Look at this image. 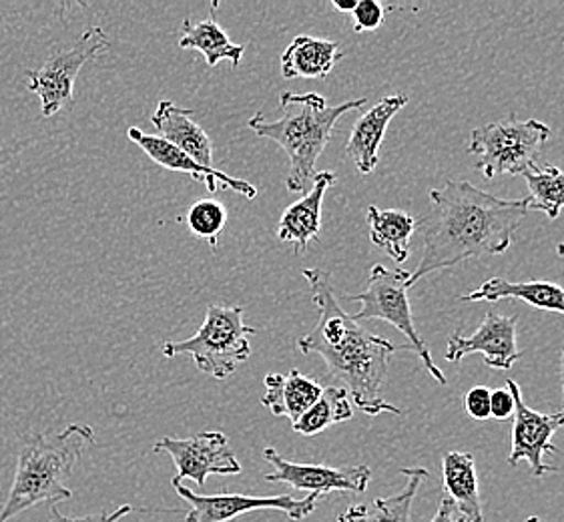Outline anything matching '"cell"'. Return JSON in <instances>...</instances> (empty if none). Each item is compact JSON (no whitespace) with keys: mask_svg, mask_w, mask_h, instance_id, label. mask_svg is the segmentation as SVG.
<instances>
[{"mask_svg":"<svg viewBox=\"0 0 564 522\" xmlns=\"http://www.w3.org/2000/svg\"><path fill=\"white\" fill-rule=\"evenodd\" d=\"M430 202L432 211L422 221L424 250L408 278V290L430 273L451 270L468 258L505 253L529 216V197L500 199L463 180L432 189Z\"/></svg>","mask_w":564,"mask_h":522,"instance_id":"6da1fadb","label":"cell"},{"mask_svg":"<svg viewBox=\"0 0 564 522\" xmlns=\"http://www.w3.org/2000/svg\"><path fill=\"white\" fill-rule=\"evenodd\" d=\"M304 278L312 287L317 307L314 329L297 340L302 354H317L326 362L327 372L339 380L351 402L368 416L402 414L382 396L390 356L398 350L382 336L370 334L360 322L339 306L329 275L319 268H305Z\"/></svg>","mask_w":564,"mask_h":522,"instance_id":"7a4b0ae2","label":"cell"},{"mask_svg":"<svg viewBox=\"0 0 564 522\" xmlns=\"http://www.w3.org/2000/svg\"><path fill=\"white\" fill-rule=\"evenodd\" d=\"M368 99H354L341 105H327L317 93L283 91L280 95V117L268 121L263 115H253L249 129L258 137L275 141L285 151L290 170L285 187L292 194H307L316 180V163L332 141V131L350 111H358Z\"/></svg>","mask_w":564,"mask_h":522,"instance_id":"3957f363","label":"cell"},{"mask_svg":"<svg viewBox=\"0 0 564 522\" xmlns=\"http://www.w3.org/2000/svg\"><path fill=\"white\" fill-rule=\"evenodd\" d=\"M90 444H95V431L89 424H68L57 434L26 436L17 458L11 492L0 509V522L43 502L73 499L68 478Z\"/></svg>","mask_w":564,"mask_h":522,"instance_id":"277c9868","label":"cell"},{"mask_svg":"<svg viewBox=\"0 0 564 522\" xmlns=\"http://www.w3.org/2000/svg\"><path fill=\"white\" fill-rule=\"evenodd\" d=\"M243 314L246 309L241 306L209 304L197 334L187 340L165 341L161 352L165 358L192 356L199 372L215 380H226L236 374L241 363L248 362L251 356L249 336L258 331L246 324Z\"/></svg>","mask_w":564,"mask_h":522,"instance_id":"5b68a950","label":"cell"},{"mask_svg":"<svg viewBox=\"0 0 564 522\" xmlns=\"http://www.w3.org/2000/svg\"><path fill=\"white\" fill-rule=\"evenodd\" d=\"M549 137L551 127L536 119H508L475 129L470 133L468 153L480 157L476 170L482 171L486 180H495L500 175L524 177L529 171L539 167L542 149Z\"/></svg>","mask_w":564,"mask_h":522,"instance_id":"8992f818","label":"cell"},{"mask_svg":"<svg viewBox=\"0 0 564 522\" xmlns=\"http://www.w3.org/2000/svg\"><path fill=\"white\" fill-rule=\"evenodd\" d=\"M408 278H410V273L404 272L402 268L390 270L382 263L373 265L366 290L360 294L346 295L350 302H360L361 304L360 312L354 314L351 318L356 322L384 319L388 324H392L398 331H402L410 340L412 350L422 358L429 374L438 384L446 387V376L442 374L441 368L434 363L429 346L420 338L416 322L412 318V307H410V300H408Z\"/></svg>","mask_w":564,"mask_h":522,"instance_id":"52a82bcc","label":"cell"},{"mask_svg":"<svg viewBox=\"0 0 564 522\" xmlns=\"http://www.w3.org/2000/svg\"><path fill=\"white\" fill-rule=\"evenodd\" d=\"M111 46L101 26H93L80 34L79 41L65 51L46 58L36 70H29V91L41 101L43 117H53L75 102V80L80 68L99 57Z\"/></svg>","mask_w":564,"mask_h":522,"instance_id":"ba28073f","label":"cell"},{"mask_svg":"<svg viewBox=\"0 0 564 522\" xmlns=\"http://www.w3.org/2000/svg\"><path fill=\"white\" fill-rule=\"evenodd\" d=\"M181 500L189 504V511H175L185 514V522H229L256 511H280L292 521H304L316 511L322 497L307 494L305 499H294L290 494L275 497H251V494H195L183 485H173Z\"/></svg>","mask_w":564,"mask_h":522,"instance_id":"9c48e42d","label":"cell"},{"mask_svg":"<svg viewBox=\"0 0 564 522\" xmlns=\"http://www.w3.org/2000/svg\"><path fill=\"white\" fill-rule=\"evenodd\" d=\"M153 450L155 455H170L175 463L177 475L171 480L173 485L193 480L204 489L212 475L234 477L241 472V463L224 432H204L192 438L165 436L153 444Z\"/></svg>","mask_w":564,"mask_h":522,"instance_id":"30bf717a","label":"cell"},{"mask_svg":"<svg viewBox=\"0 0 564 522\" xmlns=\"http://www.w3.org/2000/svg\"><path fill=\"white\" fill-rule=\"evenodd\" d=\"M263 458L273 466V472L265 475L268 482H283L317 497L329 492H364L372 480L370 466L300 465L285 460L271 446L263 450Z\"/></svg>","mask_w":564,"mask_h":522,"instance_id":"8fae6325","label":"cell"},{"mask_svg":"<svg viewBox=\"0 0 564 522\" xmlns=\"http://www.w3.org/2000/svg\"><path fill=\"white\" fill-rule=\"evenodd\" d=\"M508 390L514 398V424H512V446L508 465L517 466L520 460L531 465L532 475L542 478L556 472L554 466L544 465V456L556 455L554 432L564 426L563 414H542L524 404L520 388L514 380H507Z\"/></svg>","mask_w":564,"mask_h":522,"instance_id":"7c38bea8","label":"cell"},{"mask_svg":"<svg viewBox=\"0 0 564 522\" xmlns=\"http://www.w3.org/2000/svg\"><path fill=\"white\" fill-rule=\"evenodd\" d=\"M517 316L488 312L473 336H463L460 331L452 334L444 358L448 362H460L470 354H480L488 368L510 370L522 356L517 346Z\"/></svg>","mask_w":564,"mask_h":522,"instance_id":"4fadbf2b","label":"cell"},{"mask_svg":"<svg viewBox=\"0 0 564 522\" xmlns=\"http://www.w3.org/2000/svg\"><path fill=\"white\" fill-rule=\"evenodd\" d=\"M127 135L135 145H139V148L148 153L149 160L155 161L158 165L165 167V170L185 173L195 182L204 183L209 194H215L217 185L221 183L227 189L241 194L243 197H248V199H256L258 197V187L256 185L243 182V180H236V177L227 175L224 171L215 170V167H205V165L192 160L187 153H183L181 149L171 145L161 137L148 135L139 127H131L127 131Z\"/></svg>","mask_w":564,"mask_h":522,"instance_id":"5bb4252c","label":"cell"},{"mask_svg":"<svg viewBox=\"0 0 564 522\" xmlns=\"http://www.w3.org/2000/svg\"><path fill=\"white\" fill-rule=\"evenodd\" d=\"M408 95H390L380 102H376L370 111L361 115L351 129L346 153L354 161L361 175H370L378 165V151L382 148V139L390 121L395 113L406 107Z\"/></svg>","mask_w":564,"mask_h":522,"instance_id":"9a60e30c","label":"cell"},{"mask_svg":"<svg viewBox=\"0 0 564 522\" xmlns=\"http://www.w3.org/2000/svg\"><path fill=\"white\" fill-rule=\"evenodd\" d=\"M334 183H336V173H332V171L316 173L312 189L283 211L280 226H278L280 241L294 246L295 251H302L310 246V241L319 238L322 205H324L327 189Z\"/></svg>","mask_w":564,"mask_h":522,"instance_id":"2e32d148","label":"cell"},{"mask_svg":"<svg viewBox=\"0 0 564 522\" xmlns=\"http://www.w3.org/2000/svg\"><path fill=\"white\" fill-rule=\"evenodd\" d=\"M151 123L161 139L205 167H214V143L204 127L195 121V111L181 109L175 102L161 101L155 113L151 115Z\"/></svg>","mask_w":564,"mask_h":522,"instance_id":"e0dca14e","label":"cell"},{"mask_svg":"<svg viewBox=\"0 0 564 522\" xmlns=\"http://www.w3.org/2000/svg\"><path fill=\"white\" fill-rule=\"evenodd\" d=\"M263 387L265 394L261 398V404L273 416L290 418L292 424L300 421L324 392L319 382L302 374L300 370H290V374H268Z\"/></svg>","mask_w":564,"mask_h":522,"instance_id":"ac0fdd59","label":"cell"},{"mask_svg":"<svg viewBox=\"0 0 564 522\" xmlns=\"http://www.w3.org/2000/svg\"><path fill=\"white\" fill-rule=\"evenodd\" d=\"M444 497L454 502L463 522H485L482 502L478 492L475 456L470 453L448 450L442 456Z\"/></svg>","mask_w":564,"mask_h":522,"instance_id":"d6986e66","label":"cell"},{"mask_svg":"<svg viewBox=\"0 0 564 522\" xmlns=\"http://www.w3.org/2000/svg\"><path fill=\"white\" fill-rule=\"evenodd\" d=\"M520 300L536 309L556 312L564 316V290L553 282H508L505 278H490L476 287L475 292L464 294L463 302H500V300Z\"/></svg>","mask_w":564,"mask_h":522,"instance_id":"ffe728a7","label":"cell"},{"mask_svg":"<svg viewBox=\"0 0 564 522\" xmlns=\"http://www.w3.org/2000/svg\"><path fill=\"white\" fill-rule=\"evenodd\" d=\"M344 57L338 43L300 34L282 55V75L285 79H326Z\"/></svg>","mask_w":564,"mask_h":522,"instance_id":"44dd1931","label":"cell"},{"mask_svg":"<svg viewBox=\"0 0 564 522\" xmlns=\"http://www.w3.org/2000/svg\"><path fill=\"white\" fill-rule=\"evenodd\" d=\"M402 477L406 478V487L394 497H378L370 504H354L348 511L341 512L336 522H410L412 502L416 499L420 485L429 478V470L412 466L404 468Z\"/></svg>","mask_w":564,"mask_h":522,"instance_id":"7402d4cb","label":"cell"},{"mask_svg":"<svg viewBox=\"0 0 564 522\" xmlns=\"http://www.w3.org/2000/svg\"><path fill=\"white\" fill-rule=\"evenodd\" d=\"M217 2L212 7V14L202 21L193 23L187 17L181 24L180 48L183 51H197L204 55L209 67L219 65V61H229L231 67H238L246 53V46L236 45L226 31L215 21Z\"/></svg>","mask_w":564,"mask_h":522,"instance_id":"603a6c76","label":"cell"},{"mask_svg":"<svg viewBox=\"0 0 564 522\" xmlns=\"http://www.w3.org/2000/svg\"><path fill=\"white\" fill-rule=\"evenodd\" d=\"M368 226L372 233L373 246L384 250L398 265H402L408 260L410 238L417 228L416 219L406 211L380 209L376 205H370Z\"/></svg>","mask_w":564,"mask_h":522,"instance_id":"cb8c5ba5","label":"cell"},{"mask_svg":"<svg viewBox=\"0 0 564 522\" xmlns=\"http://www.w3.org/2000/svg\"><path fill=\"white\" fill-rule=\"evenodd\" d=\"M354 418V406L348 390L341 387L324 388L322 396L312 409L305 412L300 421L292 424L295 434L302 436H316L319 432L327 431L329 426L348 422Z\"/></svg>","mask_w":564,"mask_h":522,"instance_id":"d4e9b609","label":"cell"},{"mask_svg":"<svg viewBox=\"0 0 564 522\" xmlns=\"http://www.w3.org/2000/svg\"><path fill=\"white\" fill-rule=\"evenodd\" d=\"M529 185V211H542L551 219L561 216L564 207V171L546 165L524 175Z\"/></svg>","mask_w":564,"mask_h":522,"instance_id":"484cf974","label":"cell"},{"mask_svg":"<svg viewBox=\"0 0 564 522\" xmlns=\"http://www.w3.org/2000/svg\"><path fill=\"white\" fill-rule=\"evenodd\" d=\"M226 226V205L217 199H202L187 211V228L192 229L197 238L209 241L212 248L217 246V239L224 233Z\"/></svg>","mask_w":564,"mask_h":522,"instance_id":"4316f807","label":"cell"},{"mask_svg":"<svg viewBox=\"0 0 564 522\" xmlns=\"http://www.w3.org/2000/svg\"><path fill=\"white\" fill-rule=\"evenodd\" d=\"M384 7L376 0H358L356 9L351 12V21H354V31L356 33H368L376 31L384 23Z\"/></svg>","mask_w":564,"mask_h":522,"instance_id":"83f0119b","label":"cell"},{"mask_svg":"<svg viewBox=\"0 0 564 522\" xmlns=\"http://www.w3.org/2000/svg\"><path fill=\"white\" fill-rule=\"evenodd\" d=\"M490 396L492 392L486 387L470 388L463 396V409L475 421L490 418Z\"/></svg>","mask_w":564,"mask_h":522,"instance_id":"f1b7e54d","label":"cell"},{"mask_svg":"<svg viewBox=\"0 0 564 522\" xmlns=\"http://www.w3.org/2000/svg\"><path fill=\"white\" fill-rule=\"evenodd\" d=\"M129 512H133V507L123 504V507L115 509L113 512L102 511L101 514H95V516H67V514L58 511L57 507H51V514H48V521L46 522H119Z\"/></svg>","mask_w":564,"mask_h":522,"instance_id":"f546056e","label":"cell"},{"mask_svg":"<svg viewBox=\"0 0 564 522\" xmlns=\"http://www.w3.org/2000/svg\"><path fill=\"white\" fill-rule=\"evenodd\" d=\"M514 414V398L510 390L498 388L490 396V418L495 421H508Z\"/></svg>","mask_w":564,"mask_h":522,"instance_id":"4dcf8cb0","label":"cell"},{"mask_svg":"<svg viewBox=\"0 0 564 522\" xmlns=\"http://www.w3.org/2000/svg\"><path fill=\"white\" fill-rule=\"evenodd\" d=\"M430 522H463V519H460L458 509L454 507V502H452L448 497H444V499L441 500L438 512L434 514V519Z\"/></svg>","mask_w":564,"mask_h":522,"instance_id":"1f68e13d","label":"cell"},{"mask_svg":"<svg viewBox=\"0 0 564 522\" xmlns=\"http://www.w3.org/2000/svg\"><path fill=\"white\" fill-rule=\"evenodd\" d=\"M356 4H358V0H334L332 2V7L339 12H354Z\"/></svg>","mask_w":564,"mask_h":522,"instance_id":"d6a6232c","label":"cell"},{"mask_svg":"<svg viewBox=\"0 0 564 522\" xmlns=\"http://www.w3.org/2000/svg\"><path fill=\"white\" fill-rule=\"evenodd\" d=\"M561 384H563V402H564V348L561 350ZM564 418V410L561 412Z\"/></svg>","mask_w":564,"mask_h":522,"instance_id":"836d02e7","label":"cell"},{"mask_svg":"<svg viewBox=\"0 0 564 522\" xmlns=\"http://www.w3.org/2000/svg\"><path fill=\"white\" fill-rule=\"evenodd\" d=\"M556 251H558V255H561V258H564V241H561V243H558V248H556Z\"/></svg>","mask_w":564,"mask_h":522,"instance_id":"e575fe53","label":"cell"},{"mask_svg":"<svg viewBox=\"0 0 564 522\" xmlns=\"http://www.w3.org/2000/svg\"><path fill=\"white\" fill-rule=\"evenodd\" d=\"M524 522H544L542 521V519H539V516H529V519H527V521Z\"/></svg>","mask_w":564,"mask_h":522,"instance_id":"d590c367","label":"cell"}]
</instances>
